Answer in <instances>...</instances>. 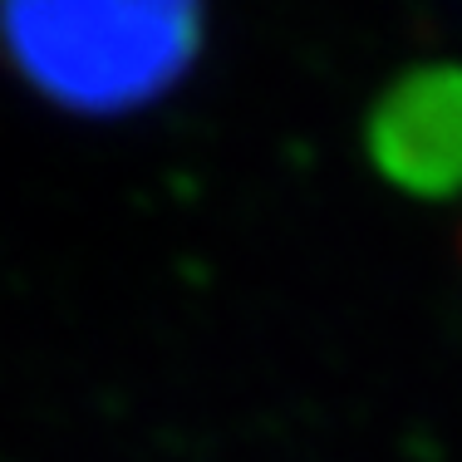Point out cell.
Here are the masks:
<instances>
[{"mask_svg": "<svg viewBox=\"0 0 462 462\" xmlns=\"http://www.w3.org/2000/svg\"><path fill=\"white\" fill-rule=\"evenodd\" d=\"M0 54L45 104L84 118L148 108L202 54L192 5H10Z\"/></svg>", "mask_w": 462, "mask_h": 462, "instance_id": "obj_1", "label": "cell"}, {"mask_svg": "<svg viewBox=\"0 0 462 462\" xmlns=\"http://www.w3.org/2000/svg\"><path fill=\"white\" fill-rule=\"evenodd\" d=\"M369 158L413 197L462 192V64H423L379 94Z\"/></svg>", "mask_w": 462, "mask_h": 462, "instance_id": "obj_2", "label": "cell"}]
</instances>
